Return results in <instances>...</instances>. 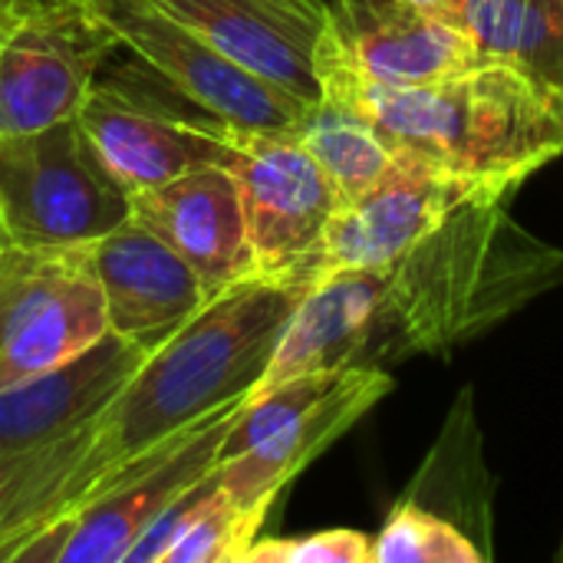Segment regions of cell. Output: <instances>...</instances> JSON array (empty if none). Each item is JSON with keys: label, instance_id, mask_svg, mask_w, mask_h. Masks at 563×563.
Returning a JSON list of instances; mask_svg holds the SVG:
<instances>
[{"label": "cell", "instance_id": "cell-1", "mask_svg": "<svg viewBox=\"0 0 563 563\" xmlns=\"http://www.w3.org/2000/svg\"><path fill=\"white\" fill-rule=\"evenodd\" d=\"M561 284L563 247L508 201L468 208L383 264L313 280L251 396L313 369L445 356Z\"/></svg>", "mask_w": 563, "mask_h": 563}, {"label": "cell", "instance_id": "cell-2", "mask_svg": "<svg viewBox=\"0 0 563 563\" xmlns=\"http://www.w3.org/2000/svg\"><path fill=\"white\" fill-rule=\"evenodd\" d=\"M307 287V277H244L155 346L106 409L76 432L46 525L79 511L148 449L247 399Z\"/></svg>", "mask_w": 563, "mask_h": 563}, {"label": "cell", "instance_id": "cell-3", "mask_svg": "<svg viewBox=\"0 0 563 563\" xmlns=\"http://www.w3.org/2000/svg\"><path fill=\"white\" fill-rule=\"evenodd\" d=\"M323 99L366 119L393 152L462 172L531 178L563 155V86L515 63H475L412 86H383L320 66Z\"/></svg>", "mask_w": 563, "mask_h": 563}, {"label": "cell", "instance_id": "cell-4", "mask_svg": "<svg viewBox=\"0 0 563 563\" xmlns=\"http://www.w3.org/2000/svg\"><path fill=\"white\" fill-rule=\"evenodd\" d=\"M393 386L389 369L336 366L300 373L251 396L221 442L218 485L238 505L274 508L277 495L379 406Z\"/></svg>", "mask_w": 563, "mask_h": 563}, {"label": "cell", "instance_id": "cell-5", "mask_svg": "<svg viewBox=\"0 0 563 563\" xmlns=\"http://www.w3.org/2000/svg\"><path fill=\"white\" fill-rule=\"evenodd\" d=\"M76 119L99 158L132 195L205 165L231 168L244 135L132 53L119 56V49L102 66Z\"/></svg>", "mask_w": 563, "mask_h": 563}, {"label": "cell", "instance_id": "cell-6", "mask_svg": "<svg viewBox=\"0 0 563 563\" xmlns=\"http://www.w3.org/2000/svg\"><path fill=\"white\" fill-rule=\"evenodd\" d=\"M132 218V191L109 172L79 119L0 135V228L26 247H86Z\"/></svg>", "mask_w": 563, "mask_h": 563}, {"label": "cell", "instance_id": "cell-7", "mask_svg": "<svg viewBox=\"0 0 563 563\" xmlns=\"http://www.w3.org/2000/svg\"><path fill=\"white\" fill-rule=\"evenodd\" d=\"M247 399L172 435L112 475L79 511L30 534L10 563H125L129 548L181 495L214 475L221 442Z\"/></svg>", "mask_w": 563, "mask_h": 563}, {"label": "cell", "instance_id": "cell-8", "mask_svg": "<svg viewBox=\"0 0 563 563\" xmlns=\"http://www.w3.org/2000/svg\"><path fill=\"white\" fill-rule=\"evenodd\" d=\"M521 185L525 178L515 175L462 172L396 152L389 172L366 195L340 205L307 274L320 280L336 271L383 264L468 208L511 201Z\"/></svg>", "mask_w": 563, "mask_h": 563}, {"label": "cell", "instance_id": "cell-9", "mask_svg": "<svg viewBox=\"0 0 563 563\" xmlns=\"http://www.w3.org/2000/svg\"><path fill=\"white\" fill-rule=\"evenodd\" d=\"M109 330L86 247H26L0 254V393L43 376Z\"/></svg>", "mask_w": 563, "mask_h": 563}, {"label": "cell", "instance_id": "cell-10", "mask_svg": "<svg viewBox=\"0 0 563 563\" xmlns=\"http://www.w3.org/2000/svg\"><path fill=\"white\" fill-rule=\"evenodd\" d=\"M115 49L86 0H20L0 26V135L73 119Z\"/></svg>", "mask_w": 563, "mask_h": 563}, {"label": "cell", "instance_id": "cell-11", "mask_svg": "<svg viewBox=\"0 0 563 563\" xmlns=\"http://www.w3.org/2000/svg\"><path fill=\"white\" fill-rule=\"evenodd\" d=\"M119 46L241 132H297L313 102L261 79L155 0H86Z\"/></svg>", "mask_w": 563, "mask_h": 563}, {"label": "cell", "instance_id": "cell-12", "mask_svg": "<svg viewBox=\"0 0 563 563\" xmlns=\"http://www.w3.org/2000/svg\"><path fill=\"white\" fill-rule=\"evenodd\" d=\"M257 277H307L340 195L294 132H244L231 162ZM313 284V280H310Z\"/></svg>", "mask_w": 563, "mask_h": 563}, {"label": "cell", "instance_id": "cell-13", "mask_svg": "<svg viewBox=\"0 0 563 563\" xmlns=\"http://www.w3.org/2000/svg\"><path fill=\"white\" fill-rule=\"evenodd\" d=\"M478 56L462 23L412 0H327L320 66H340L383 86H412Z\"/></svg>", "mask_w": 563, "mask_h": 563}, {"label": "cell", "instance_id": "cell-14", "mask_svg": "<svg viewBox=\"0 0 563 563\" xmlns=\"http://www.w3.org/2000/svg\"><path fill=\"white\" fill-rule=\"evenodd\" d=\"M86 261L102 290L109 330L145 350L162 346L211 300L195 267L135 214L86 244Z\"/></svg>", "mask_w": 563, "mask_h": 563}, {"label": "cell", "instance_id": "cell-15", "mask_svg": "<svg viewBox=\"0 0 563 563\" xmlns=\"http://www.w3.org/2000/svg\"><path fill=\"white\" fill-rule=\"evenodd\" d=\"M261 79L320 102L327 0H155Z\"/></svg>", "mask_w": 563, "mask_h": 563}, {"label": "cell", "instance_id": "cell-16", "mask_svg": "<svg viewBox=\"0 0 563 563\" xmlns=\"http://www.w3.org/2000/svg\"><path fill=\"white\" fill-rule=\"evenodd\" d=\"M152 350L106 333L76 360L0 393V472L92 422Z\"/></svg>", "mask_w": 563, "mask_h": 563}, {"label": "cell", "instance_id": "cell-17", "mask_svg": "<svg viewBox=\"0 0 563 563\" xmlns=\"http://www.w3.org/2000/svg\"><path fill=\"white\" fill-rule=\"evenodd\" d=\"M132 214L195 267L208 297H218L244 277H257L231 168L205 165L145 188L132 195Z\"/></svg>", "mask_w": 563, "mask_h": 563}, {"label": "cell", "instance_id": "cell-18", "mask_svg": "<svg viewBox=\"0 0 563 563\" xmlns=\"http://www.w3.org/2000/svg\"><path fill=\"white\" fill-rule=\"evenodd\" d=\"M333 181L340 205L366 195L393 165V145L356 112L320 99L294 132Z\"/></svg>", "mask_w": 563, "mask_h": 563}, {"label": "cell", "instance_id": "cell-19", "mask_svg": "<svg viewBox=\"0 0 563 563\" xmlns=\"http://www.w3.org/2000/svg\"><path fill=\"white\" fill-rule=\"evenodd\" d=\"M267 515V505H238L214 478L162 563H244L247 548L261 538Z\"/></svg>", "mask_w": 563, "mask_h": 563}, {"label": "cell", "instance_id": "cell-20", "mask_svg": "<svg viewBox=\"0 0 563 563\" xmlns=\"http://www.w3.org/2000/svg\"><path fill=\"white\" fill-rule=\"evenodd\" d=\"M488 554L449 518L402 495L379 534H373L369 563H482Z\"/></svg>", "mask_w": 563, "mask_h": 563}, {"label": "cell", "instance_id": "cell-21", "mask_svg": "<svg viewBox=\"0 0 563 563\" xmlns=\"http://www.w3.org/2000/svg\"><path fill=\"white\" fill-rule=\"evenodd\" d=\"M369 551L373 534L333 528L303 538H257L244 563H369Z\"/></svg>", "mask_w": 563, "mask_h": 563}, {"label": "cell", "instance_id": "cell-22", "mask_svg": "<svg viewBox=\"0 0 563 563\" xmlns=\"http://www.w3.org/2000/svg\"><path fill=\"white\" fill-rule=\"evenodd\" d=\"M518 63L563 86V0H528Z\"/></svg>", "mask_w": 563, "mask_h": 563}, {"label": "cell", "instance_id": "cell-23", "mask_svg": "<svg viewBox=\"0 0 563 563\" xmlns=\"http://www.w3.org/2000/svg\"><path fill=\"white\" fill-rule=\"evenodd\" d=\"M412 3H419V7H426L432 13H442V16H449V20H455L462 26H465L468 7H472V0H412Z\"/></svg>", "mask_w": 563, "mask_h": 563}, {"label": "cell", "instance_id": "cell-24", "mask_svg": "<svg viewBox=\"0 0 563 563\" xmlns=\"http://www.w3.org/2000/svg\"><path fill=\"white\" fill-rule=\"evenodd\" d=\"M16 3H20V0H0V26H3V20L16 10Z\"/></svg>", "mask_w": 563, "mask_h": 563}, {"label": "cell", "instance_id": "cell-25", "mask_svg": "<svg viewBox=\"0 0 563 563\" xmlns=\"http://www.w3.org/2000/svg\"><path fill=\"white\" fill-rule=\"evenodd\" d=\"M3 247H7V234H3V228H0V254H3Z\"/></svg>", "mask_w": 563, "mask_h": 563}]
</instances>
